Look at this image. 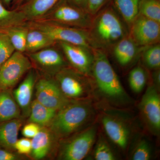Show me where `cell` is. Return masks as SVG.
<instances>
[{"mask_svg":"<svg viewBox=\"0 0 160 160\" xmlns=\"http://www.w3.org/2000/svg\"><path fill=\"white\" fill-rule=\"evenodd\" d=\"M91 74L100 93L108 102L117 106H126L130 98L112 66L105 50L93 49Z\"/></svg>","mask_w":160,"mask_h":160,"instance_id":"obj_1","label":"cell"},{"mask_svg":"<svg viewBox=\"0 0 160 160\" xmlns=\"http://www.w3.org/2000/svg\"><path fill=\"white\" fill-rule=\"evenodd\" d=\"M96 48L105 50L129 35V29L115 9L104 7L92 17L88 30Z\"/></svg>","mask_w":160,"mask_h":160,"instance_id":"obj_2","label":"cell"},{"mask_svg":"<svg viewBox=\"0 0 160 160\" xmlns=\"http://www.w3.org/2000/svg\"><path fill=\"white\" fill-rule=\"evenodd\" d=\"M93 113L92 105L87 98L71 100L58 110L48 127L59 141L81 131L89 122Z\"/></svg>","mask_w":160,"mask_h":160,"instance_id":"obj_3","label":"cell"},{"mask_svg":"<svg viewBox=\"0 0 160 160\" xmlns=\"http://www.w3.org/2000/svg\"><path fill=\"white\" fill-rule=\"evenodd\" d=\"M96 135V128L93 126L59 140L56 154L57 158L63 160L83 159L92 148Z\"/></svg>","mask_w":160,"mask_h":160,"instance_id":"obj_4","label":"cell"},{"mask_svg":"<svg viewBox=\"0 0 160 160\" xmlns=\"http://www.w3.org/2000/svg\"><path fill=\"white\" fill-rule=\"evenodd\" d=\"M32 28L47 34L55 42H64L93 49L95 46L88 30L65 26L53 22H38L32 25Z\"/></svg>","mask_w":160,"mask_h":160,"instance_id":"obj_5","label":"cell"},{"mask_svg":"<svg viewBox=\"0 0 160 160\" xmlns=\"http://www.w3.org/2000/svg\"><path fill=\"white\" fill-rule=\"evenodd\" d=\"M60 89L70 100L86 99L90 92L88 76L66 66L54 76Z\"/></svg>","mask_w":160,"mask_h":160,"instance_id":"obj_6","label":"cell"},{"mask_svg":"<svg viewBox=\"0 0 160 160\" xmlns=\"http://www.w3.org/2000/svg\"><path fill=\"white\" fill-rule=\"evenodd\" d=\"M32 67L31 61L23 52L15 51L0 67V89H12Z\"/></svg>","mask_w":160,"mask_h":160,"instance_id":"obj_7","label":"cell"},{"mask_svg":"<svg viewBox=\"0 0 160 160\" xmlns=\"http://www.w3.org/2000/svg\"><path fill=\"white\" fill-rule=\"evenodd\" d=\"M35 89L36 99L44 106L57 111L71 100L63 94L56 81L51 77L46 76L37 80Z\"/></svg>","mask_w":160,"mask_h":160,"instance_id":"obj_8","label":"cell"},{"mask_svg":"<svg viewBox=\"0 0 160 160\" xmlns=\"http://www.w3.org/2000/svg\"><path fill=\"white\" fill-rule=\"evenodd\" d=\"M129 36L140 47L160 43V23L138 14L129 27Z\"/></svg>","mask_w":160,"mask_h":160,"instance_id":"obj_9","label":"cell"},{"mask_svg":"<svg viewBox=\"0 0 160 160\" xmlns=\"http://www.w3.org/2000/svg\"><path fill=\"white\" fill-rule=\"evenodd\" d=\"M49 21L65 26L88 30L93 17L71 4H62L49 16Z\"/></svg>","mask_w":160,"mask_h":160,"instance_id":"obj_10","label":"cell"},{"mask_svg":"<svg viewBox=\"0 0 160 160\" xmlns=\"http://www.w3.org/2000/svg\"><path fill=\"white\" fill-rule=\"evenodd\" d=\"M144 122L150 131L155 134L160 130V97L154 85L146 89L139 105Z\"/></svg>","mask_w":160,"mask_h":160,"instance_id":"obj_11","label":"cell"},{"mask_svg":"<svg viewBox=\"0 0 160 160\" xmlns=\"http://www.w3.org/2000/svg\"><path fill=\"white\" fill-rule=\"evenodd\" d=\"M59 43L72 68L89 76L93 64V49L64 42Z\"/></svg>","mask_w":160,"mask_h":160,"instance_id":"obj_12","label":"cell"},{"mask_svg":"<svg viewBox=\"0 0 160 160\" xmlns=\"http://www.w3.org/2000/svg\"><path fill=\"white\" fill-rule=\"evenodd\" d=\"M30 61L47 76H54L66 66L59 52L53 48H45L29 55Z\"/></svg>","mask_w":160,"mask_h":160,"instance_id":"obj_13","label":"cell"},{"mask_svg":"<svg viewBox=\"0 0 160 160\" xmlns=\"http://www.w3.org/2000/svg\"><path fill=\"white\" fill-rule=\"evenodd\" d=\"M30 157L35 160L46 158L55 152L56 154L59 140L48 127H41L40 131L31 139Z\"/></svg>","mask_w":160,"mask_h":160,"instance_id":"obj_14","label":"cell"},{"mask_svg":"<svg viewBox=\"0 0 160 160\" xmlns=\"http://www.w3.org/2000/svg\"><path fill=\"white\" fill-rule=\"evenodd\" d=\"M104 130L110 140L115 145L125 150L128 146L130 130L122 120L109 115H105L102 118Z\"/></svg>","mask_w":160,"mask_h":160,"instance_id":"obj_15","label":"cell"},{"mask_svg":"<svg viewBox=\"0 0 160 160\" xmlns=\"http://www.w3.org/2000/svg\"><path fill=\"white\" fill-rule=\"evenodd\" d=\"M37 81L36 72L31 69L22 82L12 92L23 118L29 117L32 101V94Z\"/></svg>","mask_w":160,"mask_h":160,"instance_id":"obj_16","label":"cell"},{"mask_svg":"<svg viewBox=\"0 0 160 160\" xmlns=\"http://www.w3.org/2000/svg\"><path fill=\"white\" fill-rule=\"evenodd\" d=\"M145 47H140L128 35L112 46V52L118 63L122 67L131 64Z\"/></svg>","mask_w":160,"mask_h":160,"instance_id":"obj_17","label":"cell"},{"mask_svg":"<svg viewBox=\"0 0 160 160\" xmlns=\"http://www.w3.org/2000/svg\"><path fill=\"white\" fill-rule=\"evenodd\" d=\"M24 122L23 117L0 123V148L14 151L19 131Z\"/></svg>","mask_w":160,"mask_h":160,"instance_id":"obj_18","label":"cell"},{"mask_svg":"<svg viewBox=\"0 0 160 160\" xmlns=\"http://www.w3.org/2000/svg\"><path fill=\"white\" fill-rule=\"evenodd\" d=\"M22 117L12 89H0V123Z\"/></svg>","mask_w":160,"mask_h":160,"instance_id":"obj_19","label":"cell"},{"mask_svg":"<svg viewBox=\"0 0 160 160\" xmlns=\"http://www.w3.org/2000/svg\"><path fill=\"white\" fill-rule=\"evenodd\" d=\"M57 111L44 106L35 99L31 103L28 122L41 127H49Z\"/></svg>","mask_w":160,"mask_h":160,"instance_id":"obj_20","label":"cell"},{"mask_svg":"<svg viewBox=\"0 0 160 160\" xmlns=\"http://www.w3.org/2000/svg\"><path fill=\"white\" fill-rule=\"evenodd\" d=\"M59 0H31L21 11L26 21L43 16L53 8Z\"/></svg>","mask_w":160,"mask_h":160,"instance_id":"obj_21","label":"cell"},{"mask_svg":"<svg viewBox=\"0 0 160 160\" xmlns=\"http://www.w3.org/2000/svg\"><path fill=\"white\" fill-rule=\"evenodd\" d=\"M141 0H113L115 9L118 12L128 29L138 14Z\"/></svg>","mask_w":160,"mask_h":160,"instance_id":"obj_22","label":"cell"},{"mask_svg":"<svg viewBox=\"0 0 160 160\" xmlns=\"http://www.w3.org/2000/svg\"><path fill=\"white\" fill-rule=\"evenodd\" d=\"M31 28L27 33L26 51L32 53L47 48L55 43L46 33Z\"/></svg>","mask_w":160,"mask_h":160,"instance_id":"obj_23","label":"cell"},{"mask_svg":"<svg viewBox=\"0 0 160 160\" xmlns=\"http://www.w3.org/2000/svg\"><path fill=\"white\" fill-rule=\"evenodd\" d=\"M26 21L22 12L8 10L0 1V32L12 27L22 26Z\"/></svg>","mask_w":160,"mask_h":160,"instance_id":"obj_24","label":"cell"},{"mask_svg":"<svg viewBox=\"0 0 160 160\" xmlns=\"http://www.w3.org/2000/svg\"><path fill=\"white\" fill-rule=\"evenodd\" d=\"M29 29L22 26L12 27L2 31L9 37L15 51L24 52L26 51V38Z\"/></svg>","mask_w":160,"mask_h":160,"instance_id":"obj_25","label":"cell"},{"mask_svg":"<svg viewBox=\"0 0 160 160\" xmlns=\"http://www.w3.org/2000/svg\"><path fill=\"white\" fill-rule=\"evenodd\" d=\"M142 57L143 63L148 69H160V43L145 47L142 51Z\"/></svg>","mask_w":160,"mask_h":160,"instance_id":"obj_26","label":"cell"},{"mask_svg":"<svg viewBox=\"0 0 160 160\" xmlns=\"http://www.w3.org/2000/svg\"><path fill=\"white\" fill-rule=\"evenodd\" d=\"M138 14L160 23V0H141Z\"/></svg>","mask_w":160,"mask_h":160,"instance_id":"obj_27","label":"cell"},{"mask_svg":"<svg viewBox=\"0 0 160 160\" xmlns=\"http://www.w3.org/2000/svg\"><path fill=\"white\" fill-rule=\"evenodd\" d=\"M147 76L142 67L137 66L130 72L129 75V86L133 92L140 93L146 86Z\"/></svg>","mask_w":160,"mask_h":160,"instance_id":"obj_28","label":"cell"},{"mask_svg":"<svg viewBox=\"0 0 160 160\" xmlns=\"http://www.w3.org/2000/svg\"><path fill=\"white\" fill-rule=\"evenodd\" d=\"M15 51L9 37L3 32H0V67Z\"/></svg>","mask_w":160,"mask_h":160,"instance_id":"obj_29","label":"cell"},{"mask_svg":"<svg viewBox=\"0 0 160 160\" xmlns=\"http://www.w3.org/2000/svg\"><path fill=\"white\" fill-rule=\"evenodd\" d=\"M94 158L97 160H114L116 159L114 153L106 141L101 139L95 147Z\"/></svg>","mask_w":160,"mask_h":160,"instance_id":"obj_30","label":"cell"},{"mask_svg":"<svg viewBox=\"0 0 160 160\" xmlns=\"http://www.w3.org/2000/svg\"><path fill=\"white\" fill-rule=\"evenodd\" d=\"M151 157V150L149 143L146 140H141L133 150L132 155V159L149 160Z\"/></svg>","mask_w":160,"mask_h":160,"instance_id":"obj_31","label":"cell"},{"mask_svg":"<svg viewBox=\"0 0 160 160\" xmlns=\"http://www.w3.org/2000/svg\"><path fill=\"white\" fill-rule=\"evenodd\" d=\"M14 149L20 155H30L32 149L31 139L25 138L18 139L15 144Z\"/></svg>","mask_w":160,"mask_h":160,"instance_id":"obj_32","label":"cell"},{"mask_svg":"<svg viewBox=\"0 0 160 160\" xmlns=\"http://www.w3.org/2000/svg\"><path fill=\"white\" fill-rule=\"evenodd\" d=\"M109 0H87V11L94 16L100 10L105 7Z\"/></svg>","mask_w":160,"mask_h":160,"instance_id":"obj_33","label":"cell"},{"mask_svg":"<svg viewBox=\"0 0 160 160\" xmlns=\"http://www.w3.org/2000/svg\"><path fill=\"white\" fill-rule=\"evenodd\" d=\"M41 127L38 124L28 122L22 129V134L25 138L32 139L40 131Z\"/></svg>","mask_w":160,"mask_h":160,"instance_id":"obj_34","label":"cell"},{"mask_svg":"<svg viewBox=\"0 0 160 160\" xmlns=\"http://www.w3.org/2000/svg\"><path fill=\"white\" fill-rule=\"evenodd\" d=\"M23 158L21 155L17 152L0 148V160H18Z\"/></svg>","mask_w":160,"mask_h":160,"instance_id":"obj_35","label":"cell"},{"mask_svg":"<svg viewBox=\"0 0 160 160\" xmlns=\"http://www.w3.org/2000/svg\"><path fill=\"white\" fill-rule=\"evenodd\" d=\"M69 4L87 11V0H68Z\"/></svg>","mask_w":160,"mask_h":160,"instance_id":"obj_36","label":"cell"},{"mask_svg":"<svg viewBox=\"0 0 160 160\" xmlns=\"http://www.w3.org/2000/svg\"><path fill=\"white\" fill-rule=\"evenodd\" d=\"M159 69L155 70V71L153 72V75H152L153 81H154V86L156 87L157 86L158 87H160V73Z\"/></svg>","mask_w":160,"mask_h":160,"instance_id":"obj_37","label":"cell"},{"mask_svg":"<svg viewBox=\"0 0 160 160\" xmlns=\"http://www.w3.org/2000/svg\"><path fill=\"white\" fill-rule=\"evenodd\" d=\"M1 1H2L4 4H6V5H9L12 0H1Z\"/></svg>","mask_w":160,"mask_h":160,"instance_id":"obj_38","label":"cell"},{"mask_svg":"<svg viewBox=\"0 0 160 160\" xmlns=\"http://www.w3.org/2000/svg\"></svg>","mask_w":160,"mask_h":160,"instance_id":"obj_39","label":"cell"}]
</instances>
